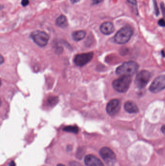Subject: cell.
<instances>
[{"instance_id": "1", "label": "cell", "mask_w": 165, "mask_h": 166, "mask_svg": "<svg viewBox=\"0 0 165 166\" xmlns=\"http://www.w3.org/2000/svg\"><path fill=\"white\" fill-rule=\"evenodd\" d=\"M138 65L134 61L125 62L117 68L116 70L117 74L121 76H129L134 75L137 71Z\"/></svg>"}, {"instance_id": "2", "label": "cell", "mask_w": 165, "mask_h": 166, "mask_svg": "<svg viewBox=\"0 0 165 166\" xmlns=\"http://www.w3.org/2000/svg\"><path fill=\"white\" fill-rule=\"evenodd\" d=\"M133 34V29L129 26H125L117 32L114 40L117 44H124L129 42Z\"/></svg>"}, {"instance_id": "3", "label": "cell", "mask_w": 165, "mask_h": 166, "mask_svg": "<svg viewBox=\"0 0 165 166\" xmlns=\"http://www.w3.org/2000/svg\"><path fill=\"white\" fill-rule=\"evenodd\" d=\"M132 82L131 77L129 76H121L113 81L112 87L116 91L120 93L125 92L129 89Z\"/></svg>"}, {"instance_id": "4", "label": "cell", "mask_w": 165, "mask_h": 166, "mask_svg": "<svg viewBox=\"0 0 165 166\" xmlns=\"http://www.w3.org/2000/svg\"><path fill=\"white\" fill-rule=\"evenodd\" d=\"M31 39L37 45L40 47H45L47 45L49 40V36L48 33L43 31H33L30 35Z\"/></svg>"}, {"instance_id": "5", "label": "cell", "mask_w": 165, "mask_h": 166, "mask_svg": "<svg viewBox=\"0 0 165 166\" xmlns=\"http://www.w3.org/2000/svg\"><path fill=\"white\" fill-rule=\"evenodd\" d=\"M100 154L104 162L109 166H113L116 163V155L109 148H102L100 150Z\"/></svg>"}, {"instance_id": "6", "label": "cell", "mask_w": 165, "mask_h": 166, "mask_svg": "<svg viewBox=\"0 0 165 166\" xmlns=\"http://www.w3.org/2000/svg\"><path fill=\"white\" fill-rule=\"evenodd\" d=\"M151 77V74L149 71H140L136 76L135 81L136 87L138 89H143L148 84Z\"/></svg>"}, {"instance_id": "7", "label": "cell", "mask_w": 165, "mask_h": 166, "mask_svg": "<svg viewBox=\"0 0 165 166\" xmlns=\"http://www.w3.org/2000/svg\"><path fill=\"white\" fill-rule=\"evenodd\" d=\"M165 89V75H161L154 79L151 84L149 90L151 92L156 93Z\"/></svg>"}, {"instance_id": "8", "label": "cell", "mask_w": 165, "mask_h": 166, "mask_svg": "<svg viewBox=\"0 0 165 166\" xmlns=\"http://www.w3.org/2000/svg\"><path fill=\"white\" fill-rule=\"evenodd\" d=\"M93 56V52L79 54L75 57L74 61L77 66L82 67L90 61Z\"/></svg>"}, {"instance_id": "9", "label": "cell", "mask_w": 165, "mask_h": 166, "mask_svg": "<svg viewBox=\"0 0 165 166\" xmlns=\"http://www.w3.org/2000/svg\"><path fill=\"white\" fill-rule=\"evenodd\" d=\"M121 103L118 99H113L110 100L106 105V111L109 115L114 116L120 111Z\"/></svg>"}, {"instance_id": "10", "label": "cell", "mask_w": 165, "mask_h": 166, "mask_svg": "<svg viewBox=\"0 0 165 166\" xmlns=\"http://www.w3.org/2000/svg\"><path fill=\"white\" fill-rule=\"evenodd\" d=\"M84 163L87 166H104L99 158L92 154L87 155L85 157Z\"/></svg>"}, {"instance_id": "11", "label": "cell", "mask_w": 165, "mask_h": 166, "mask_svg": "<svg viewBox=\"0 0 165 166\" xmlns=\"http://www.w3.org/2000/svg\"><path fill=\"white\" fill-rule=\"evenodd\" d=\"M100 30L101 33L104 35H109L114 32V27L111 22H105L101 24Z\"/></svg>"}, {"instance_id": "12", "label": "cell", "mask_w": 165, "mask_h": 166, "mask_svg": "<svg viewBox=\"0 0 165 166\" xmlns=\"http://www.w3.org/2000/svg\"><path fill=\"white\" fill-rule=\"evenodd\" d=\"M124 108L125 111L129 113H137L138 112V106L133 102L128 101L125 103L124 105Z\"/></svg>"}, {"instance_id": "13", "label": "cell", "mask_w": 165, "mask_h": 166, "mask_svg": "<svg viewBox=\"0 0 165 166\" xmlns=\"http://www.w3.org/2000/svg\"><path fill=\"white\" fill-rule=\"evenodd\" d=\"M56 24L60 28H67L68 26V24L67 17L64 15H61L56 20Z\"/></svg>"}, {"instance_id": "14", "label": "cell", "mask_w": 165, "mask_h": 166, "mask_svg": "<svg viewBox=\"0 0 165 166\" xmlns=\"http://www.w3.org/2000/svg\"><path fill=\"white\" fill-rule=\"evenodd\" d=\"M86 34L85 31L83 30L75 31L72 33V38L75 41L79 42L85 38Z\"/></svg>"}, {"instance_id": "15", "label": "cell", "mask_w": 165, "mask_h": 166, "mask_svg": "<svg viewBox=\"0 0 165 166\" xmlns=\"http://www.w3.org/2000/svg\"><path fill=\"white\" fill-rule=\"evenodd\" d=\"M63 131L67 132L77 134L79 132V129L78 127L76 126H68L64 127L63 128Z\"/></svg>"}, {"instance_id": "16", "label": "cell", "mask_w": 165, "mask_h": 166, "mask_svg": "<svg viewBox=\"0 0 165 166\" xmlns=\"http://www.w3.org/2000/svg\"><path fill=\"white\" fill-rule=\"evenodd\" d=\"M58 98L55 97H51L48 99V103L51 106H54L57 103Z\"/></svg>"}, {"instance_id": "17", "label": "cell", "mask_w": 165, "mask_h": 166, "mask_svg": "<svg viewBox=\"0 0 165 166\" xmlns=\"http://www.w3.org/2000/svg\"><path fill=\"white\" fill-rule=\"evenodd\" d=\"M153 6L154 7V11L156 16H158L159 14V11L158 7L157 6V2L156 1V0H153Z\"/></svg>"}, {"instance_id": "18", "label": "cell", "mask_w": 165, "mask_h": 166, "mask_svg": "<svg viewBox=\"0 0 165 166\" xmlns=\"http://www.w3.org/2000/svg\"><path fill=\"white\" fill-rule=\"evenodd\" d=\"M21 3V5L23 7H25L29 4V0H22Z\"/></svg>"}, {"instance_id": "19", "label": "cell", "mask_w": 165, "mask_h": 166, "mask_svg": "<svg viewBox=\"0 0 165 166\" xmlns=\"http://www.w3.org/2000/svg\"><path fill=\"white\" fill-rule=\"evenodd\" d=\"M160 6H161V10H162V12L163 15V16L165 18V6L164 5L163 3H162L160 4Z\"/></svg>"}, {"instance_id": "20", "label": "cell", "mask_w": 165, "mask_h": 166, "mask_svg": "<svg viewBox=\"0 0 165 166\" xmlns=\"http://www.w3.org/2000/svg\"><path fill=\"white\" fill-rule=\"evenodd\" d=\"M158 24L162 27H165V21L163 19H161L158 21Z\"/></svg>"}, {"instance_id": "21", "label": "cell", "mask_w": 165, "mask_h": 166, "mask_svg": "<svg viewBox=\"0 0 165 166\" xmlns=\"http://www.w3.org/2000/svg\"><path fill=\"white\" fill-rule=\"evenodd\" d=\"M104 0H92V4H97L102 3Z\"/></svg>"}, {"instance_id": "22", "label": "cell", "mask_w": 165, "mask_h": 166, "mask_svg": "<svg viewBox=\"0 0 165 166\" xmlns=\"http://www.w3.org/2000/svg\"><path fill=\"white\" fill-rule=\"evenodd\" d=\"M127 1L131 4L133 5H136L137 4V0H127Z\"/></svg>"}, {"instance_id": "23", "label": "cell", "mask_w": 165, "mask_h": 166, "mask_svg": "<svg viewBox=\"0 0 165 166\" xmlns=\"http://www.w3.org/2000/svg\"><path fill=\"white\" fill-rule=\"evenodd\" d=\"M161 131L163 134L165 135V125H163V126L162 127H161Z\"/></svg>"}, {"instance_id": "24", "label": "cell", "mask_w": 165, "mask_h": 166, "mask_svg": "<svg viewBox=\"0 0 165 166\" xmlns=\"http://www.w3.org/2000/svg\"><path fill=\"white\" fill-rule=\"evenodd\" d=\"M80 1V0H70L71 2V3H72L73 4H75L79 3Z\"/></svg>"}, {"instance_id": "25", "label": "cell", "mask_w": 165, "mask_h": 166, "mask_svg": "<svg viewBox=\"0 0 165 166\" xmlns=\"http://www.w3.org/2000/svg\"><path fill=\"white\" fill-rule=\"evenodd\" d=\"M9 166H16V164H15V162L13 161H11L10 163L9 164Z\"/></svg>"}, {"instance_id": "26", "label": "cell", "mask_w": 165, "mask_h": 166, "mask_svg": "<svg viewBox=\"0 0 165 166\" xmlns=\"http://www.w3.org/2000/svg\"><path fill=\"white\" fill-rule=\"evenodd\" d=\"M1 64L3 63V57H2V56H1Z\"/></svg>"}, {"instance_id": "27", "label": "cell", "mask_w": 165, "mask_h": 166, "mask_svg": "<svg viewBox=\"0 0 165 166\" xmlns=\"http://www.w3.org/2000/svg\"><path fill=\"white\" fill-rule=\"evenodd\" d=\"M57 166H65L64 165H63V164H59Z\"/></svg>"}, {"instance_id": "28", "label": "cell", "mask_w": 165, "mask_h": 166, "mask_svg": "<svg viewBox=\"0 0 165 166\" xmlns=\"http://www.w3.org/2000/svg\"><path fill=\"white\" fill-rule=\"evenodd\" d=\"M33 1H34V0H33Z\"/></svg>"}]
</instances>
